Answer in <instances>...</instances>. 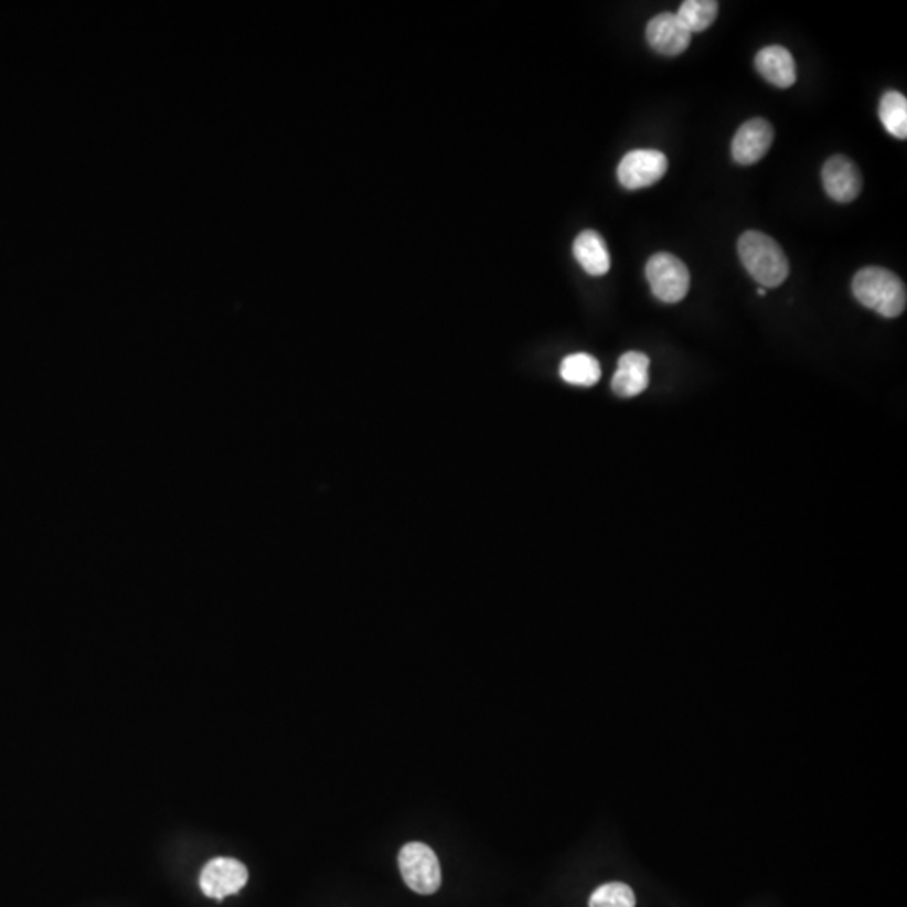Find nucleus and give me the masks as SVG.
I'll list each match as a JSON object with an SVG mask.
<instances>
[{
	"instance_id": "nucleus-1",
	"label": "nucleus",
	"mask_w": 907,
	"mask_h": 907,
	"mask_svg": "<svg viewBox=\"0 0 907 907\" xmlns=\"http://www.w3.org/2000/svg\"><path fill=\"white\" fill-rule=\"evenodd\" d=\"M852 292L862 307L884 318H897L907 305L906 285L899 276L879 266L861 269L852 281Z\"/></svg>"
},
{
	"instance_id": "nucleus-2",
	"label": "nucleus",
	"mask_w": 907,
	"mask_h": 907,
	"mask_svg": "<svg viewBox=\"0 0 907 907\" xmlns=\"http://www.w3.org/2000/svg\"><path fill=\"white\" fill-rule=\"evenodd\" d=\"M738 254L743 266L756 282L765 288L783 285L790 275L787 254L777 241L758 231H746L738 241Z\"/></svg>"
},
{
	"instance_id": "nucleus-3",
	"label": "nucleus",
	"mask_w": 907,
	"mask_h": 907,
	"mask_svg": "<svg viewBox=\"0 0 907 907\" xmlns=\"http://www.w3.org/2000/svg\"><path fill=\"white\" fill-rule=\"evenodd\" d=\"M398 867L405 884L414 893L430 896L442 883L439 858L429 845L410 842L398 854Z\"/></svg>"
},
{
	"instance_id": "nucleus-4",
	"label": "nucleus",
	"mask_w": 907,
	"mask_h": 907,
	"mask_svg": "<svg viewBox=\"0 0 907 907\" xmlns=\"http://www.w3.org/2000/svg\"><path fill=\"white\" fill-rule=\"evenodd\" d=\"M645 278L655 298L668 305L683 301L690 291V269L674 254H654L645 266Z\"/></svg>"
},
{
	"instance_id": "nucleus-5",
	"label": "nucleus",
	"mask_w": 907,
	"mask_h": 907,
	"mask_svg": "<svg viewBox=\"0 0 907 907\" xmlns=\"http://www.w3.org/2000/svg\"><path fill=\"white\" fill-rule=\"evenodd\" d=\"M668 157L662 151L633 150L620 160L617 177L626 189L637 191L659 182L668 172Z\"/></svg>"
},
{
	"instance_id": "nucleus-6",
	"label": "nucleus",
	"mask_w": 907,
	"mask_h": 907,
	"mask_svg": "<svg viewBox=\"0 0 907 907\" xmlns=\"http://www.w3.org/2000/svg\"><path fill=\"white\" fill-rule=\"evenodd\" d=\"M249 879L246 865L236 858H212L201 874V889L205 896L224 899L239 893Z\"/></svg>"
},
{
	"instance_id": "nucleus-7",
	"label": "nucleus",
	"mask_w": 907,
	"mask_h": 907,
	"mask_svg": "<svg viewBox=\"0 0 907 907\" xmlns=\"http://www.w3.org/2000/svg\"><path fill=\"white\" fill-rule=\"evenodd\" d=\"M775 130L770 121L765 118H753L746 121L733 138V159L739 166H753V163L760 162L770 150Z\"/></svg>"
},
{
	"instance_id": "nucleus-8",
	"label": "nucleus",
	"mask_w": 907,
	"mask_h": 907,
	"mask_svg": "<svg viewBox=\"0 0 907 907\" xmlns=\"http://www.w3.org/2000/svg\"><path fill=\"white\" fill-rule=\"evenodd\" d=\"M823 189L830 199L841 204L855 201L862 191L858 167L844 156L830 157L822 169Z\"/></svg>"
},
{
	"instance_id": "nucleus-9",
	"label": "nucleus",
	"mask_w": 907,
	"mask_h": 907,
	"mask_svg": "<svg viewBox=\"0 0 907 907\" xmlns=\"http://www.w3.org/2000/svg\"><path fill=\"white\" fill-rule=\"evenodd\" d=\"M645 35H648L652 50L658 51L659 54L677 56L690 47L693 34L687 31L683 22L679 21L677 15L664 12L649 22Z\"/></svg>"
},
{
	"instance_id": "nucleus-10",
	"label": "nucleus",
	"mask_w": 907,
	"mask_h": 907,
	"mask_svg": "<svg viewBox=\"0 0 907 907\" xmlns=\"http://www.w3.org/2000/svg\"><path fill=\"white\" fill-rule=\"evenodd\" d=\"M649 385V356L640 352H627L620 356L612 378V391L619 397L630 398L642 394Z\"/></svg>"
},
{
	"instance_id": "nucleus-11",
	"label": "nucleus",
	"mask_w": 907,
	"mask_h": 907,
	"mask_svg": "<svg viewBox=\"0 0 907 907\" xmlns=\"http://www.w3.org/2000/svg\"><path fill=\"white\" fill-rule=\"evenodd\" d=\"M755 66L758 73L777 88L787 89L796 85V60L787 47H764L760 53L756 54Z\"/></svg>"
},
{
	"instance_id": "nucleus-12",
	"label": "nucleus",
	"mask_w": 907,
	"mask_h": 907,
	"mask_svg": "<svg viewBox=\"0 0 907 907\" xmlns=\"http://www.w3.org/2000/svg\"><path fill=\"white\" fill-rule=\"evenodd\" d=\"M575 259L590 276H604L610 269V254L604 237L595 231H584L574 243Z\"/></svg>"
},
{
	"instance_id": "nucleus-13",
	"label": "nucleus",
	"mask_w": 907,
	"mask_h": 907,
	"mask_svg": "<svg viewBox=\"0 0 907 907\" xmlns=\"http://www.w3.org/2000/svg\"><path fill=\"white\" fill-rule=\"evenodd\" d=\"M559 375L566 384L591 387L600 381V363L588 353H574L563 360L559 365Z\"/></svg>"
},
{
	"instance_id": "nucleus-14",
	"label": "nucleus",
	"mask_w": 907,
	"mask_h": 907,
	"mask_svg": "<svg viewBox=\"0 0 907 907\" xmlns=\"http://www.w3.org/2000/svg\"><path fill=\"white\" fill-rule=\"evenodd\" d=\"M879 118L886 131L899 140L907 138V99L899 92H887L881 99Z\"/></svg>"
},
{
	"instance_id": "nucleus-15",
	"label": "nucleus",
	"mask_w": 907,
	"mask_h": 907,
	"mask_svg": "<svg viewBox=\"0 0 907 907\" xmlns=\"http://www.w3.org/2000/svg\"><path fill=\"white\" fill-rule=\"evenodd\" d=\"M717 11H719V4L716 0H686L675 15L686 25L687 31L694 34V32L709 29L716 21Z\"/></svg>"
},
{
	"instance_id": "nucleus-16",
	"label": "nucleus",
	"mask_w": 907,
	"mask_h": 907,
	"mask_svg": "<svg viewBox=\"0 0 907 907\" xmlns=\"http://www.w3.org/2000/svg\"><path fill=\"white\" fill-rule=\"evenodd\" d=\"M590 907H636V894L627 884H604L591 894Z\"/></svg>"
},
{
	"instance_id": "nucleus-17",
	"label": "nucleus",
	"mask_w": 907,
	"mask_h": 907,
	"mask_svg": "<svg viewBox=\"0 0 907 907\" xmlns=\"http://www.w3.org/2000/svg\"><path fill=\"white\" fill-rule=\"evenodd\" d=\"M758 295L765 296V295H767V291H765L764 288H760V289H758Z\"/></svg>"
}]
</instances>
